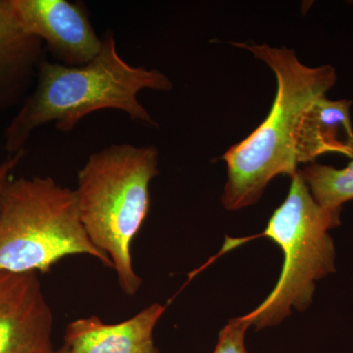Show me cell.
<instances>
[{
  "label": "cell",
  "instance_id": "obj_3",
  "mask_svg": "<svg viewBox=\"0 0 353 353\" xmlns=\"http://www.w3.org/2000/svg\"><path fill=\"white\" fill-rule=\"evenodd\" d=\"M154 145H109L92 153L78 172L79 214L92 245L113 265L118 283L132 296L141 285L132 243L150 210V187L158 175Z\"/></svg>",
  "mask_w": 353,
  "mask_h": 353
},
{
  "label": "cell",
  "instance_id": "obj_12",
  "mask_svg": "<svg viewBox=\"0 0 353 353\" xmlns=\"http://www.w3.org/2000/svg\"><path fill=\"white\" fill-rule=\"evenodd\" d=\"M250 323L243 317L234 318L219 334L214 353H248L245 345V332Z\"/></svg>",
  "mask_w": 353,
  "mask_h": 353
},
{
  "label": "cell",
  "instance_id": "obj_7",
  "mask_svg": "<svg viewBox=\"0 0 353 353\" xmlns=\"http://www.w3.org/2000/svg\"><path fill=\"white\" fill-rule=\"evenodd\" d=\"M52 328L39 274L0 272V353L50 352Z\"/></svg>",
  "mask_w": 353,
  "mask_h": 353
},
{
  "label": "cell",
  "instance_id": "obj_4",
  "mask_svg": "<svg viewBox=\"0 0 353 353\" xmlns=\"http://www.w3.org/2000/svg\"><path fill=\"white\" fill-rule=\"evenodd\" d=\"M79 254L113 269L83 229L75 190L51 176L12 178L0 209V272L48 273L60 260Z\"/></svg>",
  "mask_w": 353,
  "mask_h": 353
},
{
  "label": "cell",
  "instance_id": "obj_10",
  "mask_svg": "<svg viewBox=\"0 0 353 353\" xmlns=\"http://www.w3.org/2000/svg\"><path fill=\"white\" fill-rule=\"evenodd\" d=\"M352 101H330L326 95L308 106L299 118L294 134L296 163H315L327 153L353 159Z\"/></svg>",
  "mask_w": 353,
  "mask_h": 353
},
{
  "label": "cell",
  "instance_id": "obj_13",
  "mask_svg": "<svg viewBox=\"0 0 353 353\" xmlns=\"http://www.w3.org/2000/svg\"><path fill=\"white\" fill-rule=\"evenodd\" d=\"M25 153L26 150L12 157H7L6 159L0 163V209H1L2 199H3L7 185L12 180L13 172L25 157Z\"/></svg>",
  "mask_w": 353,
  "mask_h": 353
},
{
  "label": "cell",
  "instance_id": "obj_9",
  "mask_svg": "<svg viewBox=\"0 0 353 353\" xmlns=\"http://www.w3.org/2000/svg\"><path fill=\"white\" fill-rule=\"evenodd\" d=\"M43 58V41L23 28L12 0H0V111L23 101Z\"/></svg>",
  "mask_w": 353,
  "mask_h": 353
},
{
  "label": "cell",
  "instance_id": "obj_14",
  "mask_svg": "<svg viewBox=\"0 0 353 353\" xmlns=\"http://www.w3.org/2000/svg\"><path fill=\"white\" fill-rule=\"evenodd\" d=\"M44 353H71L70 352L69 348L66 347V345H63L62 347L57 348V350H51L50 352H46Z\"/></svg>",
  "mask_w": 353,
  "mask_h": 353
},
{
  "label": "cell",
  "instance_id": "obj_11",
  "mask_svg": "<svg viewBox=\"0 0 353 353\" xmlns=\"http://www.w3.org/2000/svg\"><path fill=\"white\" fill-rule=\"evenodd\" d=\"M314 201L323 208L341 210L353 199V159L345 168L311 163L299 170Z\"/></svg>",
  "mask_w": 353,
  "mask_h": 353
},
{
  "label": "cell",
  "instance_id": "obj_1",
  "mask_svg": "<svg viewBox=\"0 0 353 353\" xmlns=\"http://www.w3.org/2000/svg\"><path fill=\"white\" fill-rule=\"evenodd\" d=\"M101 39L99 54L83 66H66L44 57L39 62L32 92L4 131L8 157L25 152L32 132L43 125L53 123L59 132H72L83 118L104 109L119 110L134 122L157 126L138 94L143 90L170 92L173 83L159 70L125 61L111 30Z\"/></svg>",
  "mask_w": 353,
  "mask_h": 353
},
{
  "label": "cell",
  "instance_id": "obj_6",
  "mask_svg": "<svg viewBox=\"0 0 353 353\" xmlns=\"http://www.w3.org/2000/svg\"><path fill=\"white\" fill-rule=\"evenodd\" d=\"M23 28L48 46L57 62L83 66L101 50L102 39L83 2L67 0H12Z\"/></svg>",
  "mask_w": 353,
  "mask_h": 353
},
{
  "label": "cell",
  "instance_id": "obj_2",
  "mask_svg": "<svg viewBox=\"0 0 353 353\" xmlns=\"http://www.w3.org/2000/svg\"><path fill=\"white\" fill-rule=\"evenodd\" d=\"M234 46L250 51L274 72L277 94L263 123L222 157L227 164L228 180L221 201L228 210L256 203L276 176L296 175L294 134L299 118L336 82L334 67L306 66L289 48L255 43Z\"/></svg>",
  "mask_w": 353,
  "mask_h": 353
},
{
  "label": "cell",
  "instance_id": "obj_8",
  "mask_svg": "<svg viewBox=\"0 0 353 353\" xmlns=\"http://www.w3.org/2000/svg\"><path fill=\"white\" fill-rule=\"evenodd\" d=\"M153 303L126 321L105 324L97 316L70 323L64 345L71 353H159L153 330L165 312Z\"/></svg>",
  "mask_w": 353,
  "mask_h": 353
},
{
  "label": "cell",
  "instance_id": "obj_5",
  "mask_svg": "<svg viewBox=\"0 0 353 353\" xmlns=\"http://www.w3.org/2000/svg\"><path fill=\"white\" fill-rule=\"evenodd\" d=\"M290 179L287 199L261 234L277 243L284 254L280 278L263 303L243 317L257 330L278 325L292 307L307 309L316 281L336 271L334 241L328 232L340 226L341 210L321 208L299 170Z\"/></svg>",
  "mask_w": 353,
  "mask_h": 353
}]
</instances>
